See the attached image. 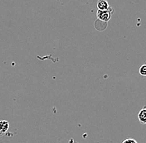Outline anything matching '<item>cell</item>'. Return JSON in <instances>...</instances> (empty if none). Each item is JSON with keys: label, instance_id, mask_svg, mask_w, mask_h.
<instances>
[{"label": "cell", "instance_id": "1", "mask_svg": "<svg viewBox=\"0 0 146 143\" xmlns=\"http://www.w3.org/2000/svg\"><path fill=\"white\" fill-rule=\"evenodd\" d=\"M112 12H113V10H112L111 8L109 10H104V11L98 10L97 13H96V16H97V18L99 20H100L101 22H109L110 20V18H111Z\"/></svg>", "mask_w": 146, "mask_h": 143}, {"label": "cell", "instance_id": "2", "mask_svg": "<svg viewBox=\"0 0 146 143\" xmlns=\"http://www.w3.org/2000/svg\"><path fill=\"white\" fill-rule=\"evenodd\" d=\"M9 128V123L6 120H0V137L6 134Z\"/></svg>", "mask_w": 146, "mask_h": 143}, {"label": "cell", "instance_id": "3", "mask_svg": "<svg viewBox=\"0 0 146 143\" xmlns=\"http://www.w3.org/2000/svg\"><path fill=\"white\" fill-rule=\"evenodd\" d=\"M138 119L139 123L146 124V106L143 107L138 113Z\"/></svg>", "mask_w": 146, "mask_h": 143}, {"label": "cell", "instance_id": "4", "mask_svg": "<svg viewBox=\"0 0 146 143\" xmlns=\"http://www.w3.org/2000/svg\"><path fill=\"white\" fill-rule=\"evenodd\" d=\"M97 8H98V10H100V11L109 10L110 9L108 2L107 1H105V0H100L97 3Z\"/></svg>", "mask_w": 146, "mask_h": 143}, {"label": "cell", "instance_id": "5", "mask_svg": "<svg viewBox=\"0 0 146 143\" xmlns=\"http://www.w3.org/2000/svg\"><path fill=\"white\" fill-rule=\"evenodd\" d=\"M139 74L142 75V76H146V65H142L140 67H139Z\"/></svg>", "mask_w": 146, "mask_h": 143}, {"label": "cell", "instance_id": "6", "mask_svg": "<svg viewBox=\"0 0 146 143\" xmlns=\"http://www.w3.org/2000/svg\"><path fill=\"white\" fill-rule=\"evenodd\" d=\"M122 143H138L137 142L136 140H135V139H133V138H126V139H125Z\"/></svg>", "mask_w": 146, "mask_h": 143}]
</instances>
